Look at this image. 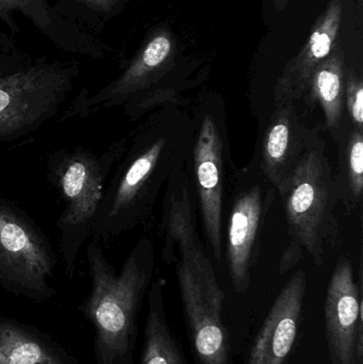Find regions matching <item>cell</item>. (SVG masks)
<instances>
[{
  "label": "cell",
  "mask_w": 363,
  "mask_h": 364,
  "mask_svg": "<svg viewBox=\"0 0 363 364\" xmlns=\"http://www.w3.org/2000/svg\"><path fill=\"white\" fill-rule=\"evenodd\" d=\"M151 250L143 240L117 273L102 244L92 239L87 244L91 290L78 311L93 327L96 364H134L138 318L153 276Z\"/></svg>",
  "instance_id": "cell-1"
},
{
  "label": "cell",
  "mask_w": 363,
  "mask_h": 364,
  "mask_svg": "<svg viewBox=\"0 0 363 364\" xmlns=\"http://www.w3.org/2000/svg\"><path fill=\"white\" fill-rule=\"evenodd\" d=\"M179 248L177 279L192 350L198 364H232L223 322L225 295L198 243L187 192L175 198L168 218V240Z\"/></svg>",
  "instance_id": "cell-2"
},
{
  "label": "cell",
  "mask_w": 363,
  "mask_h": 364,
  "mask_svg": "<svg viewBox=\"0 0 363 364\" xmlns=\"http://www.w3.org/2000/svg\"><path fill=\"white\" fill-rule=\"evenodd\" d=\"M126 139L102 153L83 146L58 149L47 159V177L63 199L57 222L64 274L74 279L81 248L91 237L113 166L127 149Z\"/></svg>",
  "instance_id": "cell-3"
},
{
  "label": "cell",
  "mask_w": 363,
  "mask_h": 364,
  "mask_svg": "<svg viewBox=\"0 0 363 364\" xmlns=\"http://www.w3.org/2000/svg\"><path fill=\"white\" fill-rule=\"evenodd\" d=\"M277 190L292 235L322 267L325 246L340 247V231L335 213L339 199L336 177L321 144L309 149Z\"/></svg>",
  "instance_id": "cell-4"
},
{
  "label": "cell",
  "mask_w": 363,
  "mask_h": 364,
  "mask_svg": "<svg viewBox=\"0 0 363 364\" xmlns=\"http://www.w3.org/2000/svg\"><path fill=\"white\" fill-rule=\"evenodd\" d=\"M77 63H36L0 76V144L40 129L61 110L79 77Z\"/></svg>",
  "instance_id": "cell-5"
},
{
  "label": "cell",
  "mask_w": 363,
  "mask_h": 364,
  "mask_svg": "<svg viewBox=\"0 0 363 364\" xmlns=\"http://www.w3.org/2000/svg\"><path fill=\"white\" fill-rule=\"evenodd\" d=\"M57 256L46 235L14 203L0 198V287L16 297L45 303L57 295Z\"/></svg>",
  "instance_id": "cell-6"
},
{
  "label": "cell",
  "mask_w": 363,
  "mask_h": 364,
  "mask_svg": "<svg viewBox=\"0 0 363 364\" xmlns=\"http://www.w3.org/2000/svg\"><path fill=\"white\" fill-rule=\"evenodd\" d=\"M324 335L330 364H363L362 289L347 259L338 263L328 284Z\"/></svg>",
  "instance_id": "cell-7"
},
{
  "label": "cell",
  "mask_w": 363,
  "mask_h": 364,
  "mask_svg": "<svg viewBox=\"0 0 363 364\" xmlns=\"http://www.w3.org/2000/svg\"><path fill=\"white\" fill-rule=\"evenodd\" d=\"M307 276L298 271L273 304L249 352L246 364H291L304 335Z\"/></svg>",
  "instance_id": "cell-8"
},
{
  "label": "cell",
  "mask_w": 363,
  "mask_h": 364,
  "mask_svg": "<svg viewBox=\"0 0 363 364\" xmlns=\"http://www.w3.org/2000/svg\"><path fill=\"white\" fill-rule=\"evenodd\" d=\"M315 143L296 102L276 104L262 143V168L269 181L278 188Z\"/></svg>",
  "instance_id": "cell-9"
},
{
  "label": "cell",
  "mask_w": 363,
  "mask_h": 364,
  "mask_svg": "<svg viewBox=\"0 0 363 364\" xmlns=\"http://www.w3.org/2000/svg\"><path fill=\"white\" fill-rule=\"evenodd\" d=\"M222 140L212 117H205L194 151L196 183L202 203V220L213 254L222 258Z\"/></svg>",
  "instance_id": "cell-10"
},
{
  "label": "cell",
  "mask_w": 363,
  "mask_h": 364,
  "mask_svg": "<svg viewBox=\"0 0 363 364\" xmlns=\"http://www.w3.org/2000/svg\"><path fill=\"white\" fill-rule=\"evenodd\" d=\"M342 0H332L319 17L305 46L286 66L275 87V104L304 97L313 72L337 46L341 21Z\"/></svg>",
  "instance_id": "cell-11"
},
{
  "label": "cell",
  "mask_w": 363,
  "mask_h": 364,
  "mask_svg": "<svg viewBox=\"0 0 363 364\" xmlns=\"http://www.w3.org/2000/svg\"><path fill=\"white\" fill-rule=\"evenodd\" d=\"M262 211V193L259 186H256L239 197L230 216L228 265L234 290L239 293H244L249 288V269Z\"/></svg>",
  "instance_id": "cell-12"
},
{
  "label": "cell",
  "mask_w": 363,
  "mask_h": 364,
  "mask_svg": "<svg viewBox=\"0 0 363 364\" xmlns=\"http://www.w3.org/2000/svg\"><path fill=\"white\" fill-rule=\"evenodd\" d=\"M0 364H77V360L42 329L0 316Z\"/></svg>",
  "instance_id": "cell-13"
},
{
  "label": "cell",
  "mask_w": 363,
  "mask_h": 364,
  "mask_svg": "<svg viewBox=\"0 0 363 364\" xmlns=\"http://www.w3.org/2000/svg\"><path fill=\"white\" fill-rule=\"evenodd\" d=\"M147 306L144 343L138 364H187L180 343L168 324L161 279L151 284Z\"/></svg>",
  "instance_id": "cell-14"
},
{
  "label": "cell",
  "mask_w": 363,
  "mask_h": 364,
  "mask_svg": "<svg viewBox=\"0 0 363 364\" xmlns=\"http://www.w3.org/2000/svg\"><path fill=\"white\" fill-rule=\"evenodd\" d=\"M345 78L347 70L342 51L337 45L323 63L313 72L305 94L311 105L318 102L321 106L326 126L332 132L340 126L342 119Z\"/></svg>",
  "instance_id": "cell-15"
},
{
  "label": "cell",
  "mask_w": 363,
  "mask_h": 364,
  "mask_svg": "<svg viewBox=\"0 0 363 364\" xmlns=\"http://www.w3.org/2000/svg\"><path fill=\"white\" fill-rule=\"evenodd\" d=\"M341 158L340 177H336L339 199L347 208L356 209L362 203L363 191L362 130L356 129L350 134Z\"/></svg>",
  "instance_id": "cell-16"
},
{
  "label": "cell",
  "mask_w": 363,
  "mask_h": 364,
  "mask_svg": "<svg viewBox=\"0 0 363 364\" xmlns=\"http://www.w3.org/2000/svg\"><path fill=\"white\" fill-rule=\"evenodd\" d=\"M15 12L25 15L38 29L53 38V31L55 29V16L46 0H0V19L14 33L18 31L13 17Z\"/></svg>",
  "instance_id": "cell-17"
},
{
  "label": "cell",
  "mask_w": 363,
  "mask_h": 364,
  "mask_svg": "<svg viewBox=\"0 0 363 364\" xmlns=\"http://www.w3.org/2000/svg\"><path fill=\"white\" fill-rule=\"evenodd\" d=\"M345 97L347 111L357 129L363 127V83L362 77L350 70L345 78Z\"/></svg>",
  "instance_id": "cell-18"
},
{
  "label": "cell",
  "mask_w": 363,
  "mask_h": 364,
  "mask_svg": "<svg viewBox=\"0 0 363 364\" xmlns=\"http://www.w3.org/2000/svg\"><path fill=\"white\" fill-rule=\"evenodd\" d=\"M81 4H87L95 10L102 11V12H110L112 9L117 6L119 0H77Z\"/></svg>",
  "instance_id": "cell-19"
}]
</instances>
